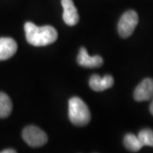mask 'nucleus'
<instances>
[{"instance_id":"12","label":"nucleus","mask_w":153,"mask_h":153,"mask_svg":"<svg viewBox=\"0 0 153 153\" xmlns=\"http://www.w3.org/2000/svg\"><path fill=\"white\" fill-rule=\"evenodd\" d=\"M138 137L143 146H153V130L150 128H145L139 133Z\"/></svg>"},{"instance_id":"3","label":"nucleus","mask_w":153,"mask_h":153,"mask_svg":"<svg viewBox=\"0 0 153 153\" xmlns=\"http://www.w3.org/2000/svg\"><path fill=\"white\" fill-rule=\"evenodd\" d=\"M22 138L28 146L40 147L48 141V136L42 129L36 126H27L22 132Z\"/></svg>"},{"instance_id":"13","label":"nucleus","mask_w":153,"mask_h":153,"mask_svg":"<svg viewBox=\"0 0 153 153\" xmlns=\"http://www.w3.org/2000/svg\"><path fill=\"white\" fill-rule=\"evenodd\" d=\"M16 151H15V150H13V149H7V150H4V151H2L1 153H16Z\"/></svg>"},{"instance_id":"2","label":"nucleus","mask_w":153,"mask_h":153,"mask_svg":"<svg viewBox=\"0 0 153 153\" xmlns=\"http://www.w3.org/2000/svg\"><path fill=\"white\" fill-rule=\"evenodd\" d=\"M68 113L71 123L76 126L87 125L91 118L88 105L78 97H72L69 100Z\"/></svg>"},{"instance_id":"9","label":"nucleus","mask_w":153,"mask_h":153,"mask_svg":"<svg viewBox=\"0 0 153 153\" xmlns=\"http://www.w3.org/2000/svg\"><path fill=\"white\" fill-rule=\"evenodd\" d=\"M16 42L11 38H0V60H6L16 53Z\"/></svg>"},{"instance_id":"8","label":"nucleus","mask_w":153,"mask_h":153,"mask_svg":"<svg viewBox=\"0 0 153 153\" xmlns=\"http://www.w3.org/2000/svg\"><path fill=\"white\" fill-rule=\"evenodd\" d=\"M114 83V79L111 75H105L103 77L94 74L89 78V86L94 91H104L111 88Z\"/></svg>"},{"instance_id":"4","label":"nucleus","mask_w":153,"mask_h":153,"mask_svg":"<svg viewBox=\"0 0 153 153\" xmlns=\"http://www.w3.org/2000/svg\"><path fill=\"white\" fill-rule=\"evenodd\" d=\"M139 17L134 10H128L125 12L119 20L117 25L118 33L122 38H126L131 36L133 32L138 25Z\"/></svg>"},{"instance_id":"1","label":"nucleus","mask_w":153,"mask_h":153,"mask_svg":"<svg viewBox=\"0 0 153 153\" xmlns=\"http://www.w3.org/2000/svg\"><path fill=\"white\" fill-rule=\"evenodd\" d=\"M24 29L27 41L35 47L47 46L53 44L58 38L56 30L50 26L38 27L33 22H26Z\"/></svg>"},{"instance_id":"7","label":"nucleus","mask_w":153,"mask_h":153,"mask_svg":"<svg viewBox=\"0 0 153 153\" xmlns=\"http://www.w3.org/2000/svg\"><path fill=\"white\" fill-rule=\"evenodd\" d=\"M77 63L81 66L87 68H94L102 66L103 59L100 55L90 56L88 54L87 50L82 47L79 50V54L77 56Z\"/></svg>"},{"instance_id":"11","label":"nucleus","mask_w":153,"mask_h":153,"mask_svg":"<svg viewBox=\"0 0 153 153\" xmlns=\"http://www.w3.org/2000/svg\"><path fill=\"white\" fill-rule=\"evenodd\" d=\"M123 144L128 151L131 152H139L144 146L141 141L140 140L139 137L135 136L134 134H126L123 139Z\"/></svg>"},{"instance_id":"14","label":"nucleus","mask_w":153,"mask_h":153,"mask_svg":"<svg viewBox=\"0 0 153 153\" xmlns=\"http://www.w3.org/2000/svg\"><path fill=\"white\" fill-rule=\"evenodd\" d=\"M150 111H151V113L153 115V98L152 101V103H151V105H150Z\"/></svg>"},{"instance_id":"5","label":"nucleus","mask_w":153,"mask_h":153,"mask_svg":"<svg viewBox=\"0 0 153 153\" xmlns=\"http://www.w3.org/2000/svg\"><path fill=\"white\" fill-rule=\"evenodd\" d=\"M134 98L136 101H146L153 98V79L146 78L134 89Z\"/></svg>"},{"instance_id":"6","label":"nucleus","mask_w":153,"mask_h":153,"mask_svg":"<svg viewBox=\"0 0 153 153\" xmlns=\"http://www.w3.org/2000/svg\"><path fill=\"white\" fill-rule=\"evenodd\" d=\"M63 7V20L67 26H75L79 21V16L72 0H61Z\"/></svg>"},{"instance_id":"10","label":"nucleus","mask_w":153,"mask_h":153,"mask_svg":"<svg viewBox=\"0 0 153 153\" xmlns=\"http://www.w3.org/2000/svg\"><path fill=\"white\" fill-rule=\"evenodd\" d=\"M12 101L6 94L0 92V118H6L11 114Z\"/></svg>"}]
</instances>
